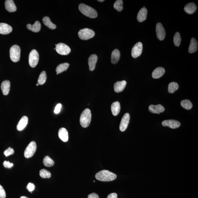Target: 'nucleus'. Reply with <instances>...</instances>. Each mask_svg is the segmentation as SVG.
Here are the masks:
<instances>
[{"instance_id":"1","label":"nucleus","mask_w":198,"mask_h":198,"mask_svg":"<svg viewBox=\"0 0 198 198\" xmlns=\"http://www.w3.org/2000/svg\"><path fill=\"white\" fill-rule=\"evenodd\" d=\"M117 178L116 174L106 170L99 172L95 175V178L98 180L109 182L114 180Z\"/></svg>"},{"instance_id":"2","label":"nucleus","mask_w":198,"mask_h":198,"mask_svg":"<svg viewBox=\"0 0 198 198\" xmlns=\"http://www.w3.org/2000/svg\"><path fill=\"white\" fill-rule=\"evenodd\" d=\"M79 9L84 15L92 19L96 18L98 15L97 11L95 10L83 3L79 4Z\"/></svg>"},{"instance_id":"3","label":"nucleus","mask_w":198,"mask_h":198,"mask_svg":"<svg viewBox=\"0 0 198 198\" xmlns=\"http://www.w3.org/2000/svg\"><path fill=\"white\" fill-rule=\"evenodd\" d=\"M92 119V113L89 109H86L82 112L80 115V122L81 126L83 128H86L90 125Z\"/></svg>"},{"instance_id":"4","label":"nucleus","mask_w":198,"mask_h":198,"mask_svg":"<svg viewBox=\"0 0 198 198\" xmlns=\"http://www.w3.org/2000/svg\"><path fill=\"white\" fill-rule=\"evenodd\" d=\"M21 49L19 46L14 45L10 49V56L13 62H19L20 57Z\"/></svg>"},{"instance_id":"5","label":"nucleus","mask_w":198,"mask_h":198,"mask_svg":"<svg viewBox=\"0 0 198 198\" xmlns=\"http://www.w3.org/2000/svg\"><path fill=\"white\" fill-rule=\"evenodd\" d=\"M79 38L82 40H87L92 38L95 36V32L92 29L86 28L79 31L78 32Z\"/></svg>"},{"instance_id":"6","label":"nucleus","mask_w":198,"mask_h":198,"mask_svg":"<svg viewBox=\"0 0 198 198\" xmlns=\"http://www.w3.org/2000/svg\"><path fill=\"white\" fill-rule=\"evenodd\" d=\"M37 148V145L35 142H31L27 147L25 150L24 155L25 157L26 158H29L33 156L35 153Z\"/></svg>"},{"instance_id":"7","label":"nucleus","mask_w":198,"mask_h":198,"mask_svg":"<svg viewBox=\"0 0 198 198\" xmlns=\"http://www.w3.org/2000/svg\"><path fill=\"white\" fill-rule=\"evenodd\" d=\"M39 60V54L36 50H33L30 53L29 63L31 67L34 68L37 65Z\"/></svg>"},{"instance_id":"8","label":"nucleus","mask_w":198,"mask_h":198,"mask_svg":"<svg viewBox=\"0 0 198 198\" xmlns=\"http://www.w3.org/2000/svg\"><path fill=\"white\" fill-rule=\"evenodd\" d=\"M55 46L56 52L61 55H67L70 52V48L65 44L59 43Z\"/></svg>"},{"instance_id":"9","label":"nucleus","mask_w":198,"mask_h":198,"mask_svg":"<svg viewBox=\"0 0 198 198\" xmlns=\"http://www.w3.org/2000/svg\"><path fill=\"white\" fill-rule=\"evenodd\" d=\"M143 50V45L141 42L136 43L134 46L131 51V55L134 58H136L141 56Z\"/></svg>"},{"instance_id":"10","label":"nucleus","mask_w":198,"mask_h":198,"mask_svg":"<svg viewBox=\"0 0 198 198\" xmlns=\"http://www.w3.org/2000/svg\"><path fill=\"white\" fill-rule=\"evenodd\" d=\"M130 120V115L128 113H125L122 118L120 124L119 129L120 131L124 132L127 129Z\"/></svg>"},{"instance_id":"11","label":"nucleus","mask_w":198,"mask_h":198,"mask_svg":"<svg viewBox=\"0 0 198 198\" xmlns=\"http://www.w3.org/2000/svg\"><path fill=\"white\" fill-rule=\"evenodd\" d=\"M156 32L158 38L160 40H163L166 36V31L162 24L158 23L156 26Z\"/></svg>"},{"instance_id":"12","label":"nucleus","mask_w":198,"mask_h":198,"mask_svg":"<svg viewBox=\"0 0 198 198\" xmlns=\"http://www.w3.org/2000/svg\"><path fill=\"white\" fill-rule=\"evenodd\" d=\"M162 124L164 127H168L172 129H176L179 128L181 123L174 120H168L163 121Z\"/></svg>"},{"instance_id":"13","label":"nucleus","mask_w":198,"mask_h":198,"mask_svg":"<svg viewBox=\"0 0 198 198\" xmlns=\"http://www.w3.org/2000/svg\"><path fill=\"white\" fill-rule=\"evenodd\" d=\"M164 107L160 104L156 105H151L148 107V111L153 113L159 114L160 113L164 112Z\"/></svg>"},{"instance_id":"14","label":"nucleus","mask_w":198,"mask_h":198,"mask_svg":"<svg viewBox=\"0 0 198 198\" xmlns=\"http://www.w3.org/2000/svg\"><path fill=\"white\" fill-rule=\"evenodd\" d=\"M127 85V82L125 80L117 82L114 85V89L117 93L123 92Z\"/></svg>"},{"instance_id":"15","label":"nucleus","mask_w":198,"mask_h":198,"mask_svg":"<svg viewBox=\"0 0 198 198\" xmlns=\"http://www.w3.org/2000/svg\"><path fill=\"white\" fill-rule=\"evenodd\" d=\"M97 60H98V57L95 54H92L89 57L88 64L89 70L90 71H92L94 70Z\"/></svg>"},{"instance_id":"16","label":"nucleus","mask_w":198,"mask_h":198,"mask_svg":"<svg viewBox=\"0 0 198 198\" xmlns=\"http://www.w3.org/2000/svg\"><path fill=\"white\" fill-rule=\"evenodd\" d=\"M12 28L9 25L4 23H0V34H7L12 32Z\"/></svg>"},{"instance_id":"17","label":"nucleus","mask_w":198,"mask_h":198,"mask_svg":"<svg viewBox=\"0 0 198 198\" xmlns=\"http://www.w3.org/2000/svg\"><path fill=\"white\" fill-rule=\"evenodd\" d=\"M148 11L146 8L143 7L138 12L137 19L140 22H142L146 20L147 16Z\"/></svg>"},{"instance_id":"18","label":"nucleus","mask_w":198,"mask_h":198,"mask_svg":"<svg viewBox=\"0 0 198 198\" xmlns=\"http://www.w3.org/2000/svg\"><path fill=\"white\" fill-rule=\"evenodd\" d=\"M165 73V69L163 68L158 67L153 70L152 74V77L155 79H159L164 75Z\"/></svg>"},{"instance_id":"19","label":"nucleus","mask_w":198,"mask_h":198,"mask_svg":"<svg viewBox=\"0 0 198 198\" xmlns=\"http://www.w3.org/2000/svg\"><path fill=\"white\" fill-rule=\"evenodd\" d=\"M5 7L7 10L9 12H15L16 10V5L12 0H7L5 2Z\"/></svg>"},{"instance_id":"20","label":"nucleus","mask_w":198,"mask_h":198,"mask_svg":"<svg viewBox=\"0 0 198 198\" xmlns=\"http://www.w3.org/2000/svg\"><path fill=\"white\" fill-rule=\"evenodd\" d=\"M197 9V6L194 3L191 2L188 3L185 6L184 10L188 14H192L195 12Z\"/></svg>"},{"instance_id":"21","label":"nucleus","mask_w":198,"mask_h":198,"mask_svg":"<svg viewBox=\"0 0 198 198\" xmlns=\"http://www.w3.org/2000/svg\"><path fill=\"white\" fill-rule=\"evenodd\" d=\"M28 119L27 116H23L20 120L16 126L17 130L21 131L24 130L28 124Z\"/></svg>"},{"instance_id":"22","label":"nucleus","mask_w":198,"mask_h":198,"mask_svg":"<svg viewBox=\"0 0 198 198\" xmlns=\"http://www.w3.org/2000/svg\"><path fill=\"white\" fill-rule=\"evenodd\" d=\"M10 87V83L9 80H5L1 83V88L3 94L7 95L9 93Z\"/></svg>"},{"instance_id":"23","label":"nucleus","mask_w":198,"mask_h":198,"mask_svg":"<svg viewBox=\"0 0 198 198\" xmlns=\"http://www.w3.org/2000/svg\"><path fill=\"white\" fill-rule=\"evenodd\" d=\"M58 136L59 138L64 142L68 141V133L67 130L64 128H62L58 131Z\"/></svg>"},{"instance_id":"24","label":"nucleus","mask_w":198,"mask_h":198,"mask_svg":"<svg viewBox=\"0 0 198 198\" xmlns=\"http://www.w3.org/2000/svg\"><path fill=\"white\" fill-rule=\"evenodd\" d=\"M41 27L40 23L38 21H35L32 25L31 24H28L27 25V28L34 32H39L40 30Z\"/></svg>"},{"instance_id":"25","label":"nucleus","mask_w":198,"mask_h":198,"mask_svg":"<svg viewBox=\"0 0 198 198\" xmlns=\"http://www.w3.org/2000/svg\"><path fill=\"white\" fill-rule=\"evenodd\" d=\"M111 111L112 114L114 116H116L120 111V105L119 102L116 101L112 104L111 106Z\"/></svg>"},{"instance_id":"26","label":"nucleus","mask_w":198,"mask_h":198,"mask_svg":"<svg viewBox=\"0 0 198 198\" xmlns=\"http://www.w3.org/2000/svg\"><path fill=\"white\" fill-rule=\"evenodd\" d=\"M120 56V51L118 49H116L112 53L111 61L112 64L118 63L119 60Z\"/></svg>"},{"instance_id":"27","label":"nucleus","mask_w":198,"mask_h":198,"mask_svg":"<svg viewBox=\"0 0 198 198\" xmlns=\"http://www.w3.org/2000/svg\"><path fill=\"white\" fill-rule=\"evenodd\" d=\"M198 49V43L196 40L194 38H192L191 40L190 44L189 47V52L190 53L196 52Z\"/></svg>"},{"instance_id":"28","label":"nucleus","mask_w":198,"mask_h":198,"mask_svg":"<svg viewBox=\"0 0 198 198\" xmlns=\"http://www.w3.org/2000/svg\"><path fill=\"white\" fill-rule=\"evenodd\" d=\"M43 22L45 25L51 29H54L56 28L55 24H53L51 21L50 19L48 16H44L42 19Z\"/></svg>"},{"instance_id":"29","label":"nucleus","mask_w":198,"mask_h":198,"mask_svg":"<svg viewBox=\"0 0 198 198\" xmlns=\"http://www.w3.org/2000/svg\"><path fill=\"white\" fill-rule=\"evenodd\" d=\"M69 64L68 63H64L59 64L57 66L56 69V71L57 72V75L62 73V72L66 71L68 68Z\"/></svg>"},{"instance_id":"30","label":"nucleus","mask_w":198,"mask_h":198,"mask_svg":"<svg viewBox=\"0 0 198 198\" xmlns=\"http://www.w3.org/2000/svg\"><path fill=\"white\" fill-rule=\"evenodd\" d=\"M178 88H179V85L177 82H171L168 85V92L172 94L178 90Z\"/></svg>"},{"instance_id":"31","label":"nucleus","mask_w":198,"mask_h":198,"mask_svg":"<svg viewBox=\"0 0 198 198\" xmlns=\"http://www.w3.org/2000/svg\"><path fill=\"white\" fill-rule=\"evenodd\" d=\"M181 104L183 108L186 110H190L193 107L192 103L190 100H182L181 102Z\"/></svg>"},{"instance_id":"32","label":"nucleus","mask_w":198,"mask_h":198,"mask_svg":"<svg viewBox=\"0 0 198 198\" xmlns=\"http://www.w3.org/2000/svg\"><path fill=\"white\" fill-rule=\"evenodd\" d=\"M43 163L44 166L50 167L54 164V161L49 156H46L43 160Z\"/></svg>"},{"instance_id":"33","label":"nucleus","mask_w":198,"mask_h":198,"mask_svg":"<svg viewBox=\"0 0 198 198\" xmlns=\"http://www.w3.org/2000/svg\"><path fill=\"white\" fill-rule=\"evenodd\" d=\"M47 76H46V72L44 71H43L40 75L38 79V83L39 85H43L46 82Z\"/></svg>"},{"instance_id":"34","label":"nucleus","mask_w":198,"mask_h":198,"mask_svg":"<svg viewBox=\"0 0 198 198\" xmlns=\"http://www.w3.org/2000/svg\"><path fill=\"white\" fill-rule=\"evenodd\" d=\"M114 8L118 11H121L123 10V1L122 0H118L115 2L114 4Z\"/></svg>"},{"instance_id":"35","label":"nucleus","mask_w":198,"mask_h":198,"mask_svg":"<svg viewBox=\"0 0 198 198\" xmlns=\"http://www.w3.org/2000/svg\"><path fill=\"white\" fill-rule=\"evenodd\" d=\"M181 41L180 34L179 32H176L175 34L174 38V42L175 45L179 47L180 45Z\"/></svg>"},{"instance_id":"36","label":"nucleus","mask_w":198,"mask_h":198,"mask_svg":"<svg viewBox=\"0 0 198 198\" xmlns=\"http://www.w3.org/2000/svg\"><path fill=\"white\" fill-rule=\"evenodd\" d=\"M40 176L43 178H49L51 177V174L50 172L46 169H42L40 171Z\"/></svg>"},{"instance_id":"37","label":"nucleus","mask_w":198,"mask_h":198,"mask_svg":"<svg viewBox=\"0 0 198 198\" xmlns=\"http://www.w3.org/2000/svg\"><path fill=\"white\" fill-rule=\"evenodd\" d=\"M14 151L13 148L10 147L8 148L7 149L5 150L4 152V154L5 156L8 157L11 154H14Z\"/></svg>"},{"instance_id":"38","label":"nucleus","mask_w":198,"mask_h":198,"mask_svg":"<svg viewBox=\"0 0 198 198\" xmlns=\"http://www.w3.org/2000/svg\"><path fill=\"white\" fill-rule=\"evenodd\" d=\"M6 197V194L5 191L2 186L0 184V198H5Z\"/></svg>"},{"instance_id":"39","label":"nucleus","mask_w":198,"mask_h":198,"mask_svg":"<svg viewBox=\"0 0 198 198\" xmlns=\"http://www.w3.org/2000/svg\"><path fill=\"white\" fill-rule=\"evenodd\" d=\"M34 188H35V186H34V184L32 183H29L28 184L27 187H26V189L30 192H32V191H34Z\"/></svg>"},{"instance_id":"40","label":"nucleus","mask_w":198,"mask_h":198,"mask_svg":"<svg viewBox=\"0 0 198 198\" xmlns=\"http://www.w3.org/2000/svg\"><path fill=\"white\" fill-rule=\"evenodd\" d=\"M3 166L7 168H10L13 166V164L12 163H10L9 161H4L3 163Z\"/></svg>"},{"instance_id":"41","label":"nucleus","mask_w":198,"mask_h":198,"mask_svg":"<svg viewBox=\"0 0 198 198\" xmlns=\"http://www.w3.org/2000/svg\"><path fill=\"white\" fill-rule=\"evenodd\" d=\"M62 105L61 104H58L55 107L54 112L56 114H58L61 111V109L62 108Z\"/></svg>"},{"instance_id":"42","label":"nucleus","mask_w":198,"mask_h":198,"mask_svg":"<svg viewBox=\"0 0 198 198\" xmlns=\"http://www.w3.org/2000/svg\"><path fill=\"white\" fill-rule=\"evenodd\" d=\"M88 198H99V197L98 194L93 193L89 195Z\"/></svg>"},{"instance_id":"43","label":"nucleus","mask_w":198,"mask_h":198,"mask_svg":"<svg viewBox=\"0 0 198 198\" xmlns=\"http://www.w3.org/2000/svg\"><path fill=\"white\" fill-rule=\"evenodd\" d=\"M107 198H118V195L116 193H112L109 194Z\"/></svg>"},{"instance_id":"44","label":"nucleus","mask_w":198,"mask_h":198,"mask_svg":"<svg viewBox=\"0 0 198 198\" xmlns=\"http://www.w3.org/2000/svg\"><path fill=\"white\" fill-rule=\"evenodd\" d=\"M20 198H28L26 197V196H21Z\"/></svg>"},{"instance_id":"45","label":"nucleus","mask_w":198,"mask_h":198,"mask_svg":"<svg viewBox=\"0 0 198 198\" xmlns=\"http://www.w3.org/2000/svg\"><path fill=\"white\" fill-rule=\"evenodd\" d=\"M98 1L100 2H103L104 1V0H98Z\"/></svg>"},{"instance_id":"46","label":"nucleus","mask_w":198,"mask_h":198,"mask_svg":"<svg viewBox=\"0 0 198 198\" xmlns=\"http://www.w3.org/2000/svg\"><path fill=\"white\" fill-rule=\"evenodd\" d=\"M36 85L37 86H38L39 85V84L38 83L36 84Z\"/></svg>"},{"instance_id":"47","label":"nucleus","mask_w":198,"mask_h":198,"mask_svg":"<svg viewBox=\"0 0 198 198\" xmlns=\"http://www.w3.org/2000/svg\"><path fill=\"white\" fill-rule=\"evenodd\" d=\"M95 182V181H94V182Z\"/></svg>"}]
</instances>
